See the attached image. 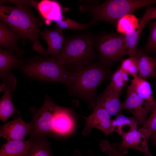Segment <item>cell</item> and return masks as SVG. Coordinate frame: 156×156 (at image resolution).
Returning a JSON list of instances; mask_svg holds the SVG:
<instances>
[{"instance_id": "52a82bcc", "label": "cell", "mask_w": 156, "mask_h": 156, "mask_svg": "<svg viewBox=\"0 0 156 156\" xmlns=\"http://www.w3.org/2000/svg\"><path fill=\"white\" fill-rule=\"evenodd\" d=\"M96 46L100 62L108 66L111 63L120 61L128 55L125 36L123 34H108L100 36Z\"/></svg>"}, {"instance_id": "6da1fadb", "label": "cell", "mask_w": 156, "mask_h": 156, "mask_svg": "<svg viewBox=\"0 0 156 156\" xmlns=\"http://www.w3.org/2000/svg\"><path fill=\"white\" fill-rule=\"evenodd\" d=\"M0 18L9 27L33 43L32 49L42 56L45 51L39 36L43 22L32 12L28 5H0Z\"/></svg>"}, {"instance_id": "7c38bea8", "label": "cell", "mask_w": 156, "mask_h": 156, "mask_svg": "<svg viewBox=\"0 0 156 156\" xmlns=\"http://www.w3.org/2000/svg\"><path fill=\"white\" fill-rule=\"evenodd\" d=\"M156 10V8L147 6L146 12L139 21L135 29L131 32L125 35L127 46V54L130 57L136 55L138 51V44L141 34L145 25L152 19Z\"/></svg>"}, {"instance_id": "cb8c5ba5", "label": "cell", "mask_w": 156, "mask_h": 156, "mask_svg": "<svg viewBox=\"0 0 156 156\" xmlns=\"http://www.w3.org/2000/svg\"><path fill=\"white\" fill-rule=\"evenodd\" d=\"M138 122L133 117H127L122 114L116 116L112 121L114 131L121 136L131 130L138 128Z\"/></svg>"}, {"instance_id": "f1b7e54d", "label": "cell", "mask_w": 156, "mask_h": 156, "mask_svg": "<svg viewBox=\"0 0 156 156\" xmlns=\"http://www.w3.org/2000/svg\"><path fill=\"white\" fill-rule=\"evenodd\" d=\"M142 127L148 129L151 131L152 135L151 137L156 136V103L150 116L147 119Z\"/></svg>"}, {"instance_id": "2e32d148", "label": "cell", "mask_w": 156, "mask_h": 156, "mask_svg": "<svg viewBox=\"0 0 156 156\" xmlns=\"http://www.w3.org/2000/svg\"><path fill=\"white\" fill-rule=\"evenodd\" d=\"M20 39L25 40L24 37L9 27L0 20V46L15 52L19 57H22L25 51L18 46V42Z\"/></svg>"}, {"instance_id": "8fae6325", "label": "cell", "mask_w": 156, "mask_h": 156, "mask_svg": "<svg viewBox=\"0 0 156 156\" xmlns=\"http://www.w3.org/2000/svg\"><path fill=\"white\" fill-rule=\"evenodd\" d=\"M31 127V122L24 121L18 116L0 127V137L7 141L24 140L26 135L30 133Z\"/></svg>"}, {"instance_id": "1f68e13d", "label": "cell", "mask_w": 156, "mask_h": 156, "mask_svg": "<svg viewBox=\"0 0 156 156\" xmlns=\"http://www.w3.org/2000/svg\"><path fill=\"white\" fill-rule=\"evenodd\" d=\"M0 4L5 3H10L14 4L15 6L30 5L31 6L36 8L38 5L37 2L34 0H0Z\"/></svg>"}, {"instance_id": "d6986e66", "label": "cell", "mask_w": 156, "mask_h": 156, "mask_svg": "<svg viewBox=\"0 0 156 156\" xmlns=\"http://www.w3.org/2000/svg\"><path fill=\"white\" fill-rule=\"evenodd\" d=\"M36 9L47 25L49 24L51 21L59 20L63 15L60 5L56 1L42 0L38 3Z\"/></svg>"}, {"instance_id": "ba28073f", "label": "cell", "mask_w": 156, "mask_h": 156, "mask_svg": "<svg viewBox=\"0 0 156 156\" xmlns=\"http://www.w3.org/2000/svg\"><path fill=\"white\" fill-rule=\"evenodd\" d=\"M152 133L149 129L142 127L133 129L122 135V140L117 144L118 151L127 148L134 149L143 153L146 156H153L148 146Z\"/></svg>"}, {"instance_id": "e0dca14e", "label": "cell", "mask_w": 156, "mask_h": 156, "mask_svg": "<svg viewBox=\"0 0 156 156\" xmlns=\"http://www.w3.org/2000/svg\"><path fill=\"white\" fill-rule=\"evenodd\" d=\"M74 125L70 110L60 106L55 116L53 132L60 135L66 134L72 130Z\"/></svg>"}, {"instance_id": "836d02e7", "label": "cell", "mask_w": 156, "mask_h": 156, "mask_svg": "<svg viewBox=\"0 0 156 156\" xmlns=\"http://www.w3.org/2000/svg\"><path fill=\"white\" fill-rule=\"evenodd\" d=\"M153 18H156V10L155 12L154 15H153Z\"/></svg>"}, {"instance_id": "83f0119b", "label": "cell", "mask_w": 156, "mask_h": 156, "mask_svg": "<svg viewBox=\"0 0 156 156\" xmlns=\"http://www.w3.org/2000/svg\"><path fill=\"white\" fill-rule=\"evenodd\" d=\"M120 68L128 75L134 77L138 73V61L136 55L122 60Z\"/></svg>"}, {"instance_id": "4316f807", "label": "cell", "mask_w": 156, "mask_h": 156, "mask_svg": "<svg viewBox=\"0 0 156 156\" xmlns=\"http://www.w3.org/2000/svg\"><path fill=\"white\" fill-rule=\"evenodd\" d=\"M55 22L56 25L62 29H68L75 30H83L95 24L91 22L86 24L80 23L66 18L63 15L60 18Z\"/></svg>"}, {"instance_id": "277c9868", "label": "cell", "mask_w": 156, "mask_h": 156, "mask_svg": "<svg viewBox=\"0 0 156 156\" xmlns=\"http://www.w3.org/2000/svg\"><path fill=\"white\" fill-rule=\"evenodd\" d=\"M108 66L99 62L75 69L68 86L76 95L86 100L94 108L96 105L97 89L107 76Z\"/></svg>"}, {"instance_id": "7402d4cb", "label": "cell", "mask_w": 156, "mask_h": 156, "mask_svg": "<svg viewBox=\"0 0 156 156\" xmlns=\"http://www.w3.org/2000/svg\"><path fill=\"white\" fill-rule=\"evenodd\" d=\"M30 146L29 140L7 141L1 147L0 156H23L27 152Z\"/></svg>"}, {"instance_id": "d4e9b609", "label": "cell", "mask_w": 156, "mask_h": 156, "mask_svg": "<svg viewBox=\"0 0 156 156\" xmlns=\"http://www.w3.org/2000/svg\"><path fill=\"white\" fill-rule=\"evenodd\" d=\"M139 22L138 19L134 15L131 14H126L118 21L116 25L117 31L125 35L134 30Z\"/></svg>"}, {"instance_id": "603a6c76", "label": "cell", "mask_w": 156, "mask_h": 156, "mask_svg": "<svg viewBox=\"0 0 156 156\" xmlns=\"http://www.w3.org/2000/svg\"><path fill=\"white\" fill-rule=\"evenodd\" d=\"M30 148L23 156H52L45 136L30 138Z\"/></svg>"}, {"instance_id": "7a4b0ae2", "label": "cell", "mask_w": 156, "mask_h": 156, "mask_svg": "<svg viewBox=\"0 0 156 156\" xmlns=\"http://www.w3.org/2000/svg\"><path fill=\"white\" fill-rule=\"evenodd\" d=\"M95 40L94 36L87 34L66 38L63 49L55 57L66 70L88 66L95 57Z\"/></svg>"}, {"instance_id": "44dd1931", "label": "cell", "mask_w": 156, "mask_h": 156, "mask_svg": "<svg viewBox=\"0 0 156 156\" xmlns=\"http://www.w3.org/2000/svg\"><path fill=\"white\" fill-rule=\"evenodd\" d=\"M131 89L140 97L155 106V100L150 84L146 79L137 76L131 80L129 86Z\"/></svg>"}, {"instance_id": "f546056e", "label": "cell", "mask_w": 156, "mask_h": 156, "mask_svg": "<svg viewBox=\"0 0 156 156\" xmlns=\"http://www.w3.org/2000/svg\"><path fill=\"white\" fill-rule=\"evenodd\" d=\"M150 33L146 48L148 51L156 52V21L150 24Z\"/></svg>"}, {"instance_id": "3957f363", "label": "cell", "mask_w": 156, "mask_h": 156, "mask_svg": "<svg viewBox=\"0 0 156 156\" xmlns=\"http://www.w3.org/2000/svg\"><path fill=\"white\" fill-rule=\"evenodd\" d=\"M155 4L156 0H109L99 5L86 3L80 5L79 9L82 12L89 13L92 22L104 21L116 25L125 15L145 6Z\"/></svg>"}, {"instance_id": "9a60e30c", "label": "cell", "mask_w": 156, "mask_h": 156, "mask_svg": "<svg viewBox=\"0 0 156 156\" xmlns=\"http://www.w3.org/2000/svg\"><path fill=\"white\" fill-rule=\"evenodd\" d=\"M40 35L47 45V49L44 55V57H48L50 55L55 57L60 53L66 40L62 29L57 25L52 30L46 28L41 31Z\"/></svg>"}, {"instance_id": "8992f818", "label": "cell", "mask_w": 156, "mask_h": 156, "mask_svg": "<svg viewBox=\"0 0 156 156\" xmlns=\"http://www.w3.org/2000/svg\"><path fill=\"white\" fill-rule=\"evenodd\" d=\"M60 107L46 96L40 108H30L33 120L31 122L30 138L45 136L47 134L53 132L55 116Z\"/></svg>"}, {"instance_id": "5bb4252c", "label": "cell", "mask_w": 156, "mask_h": 156, "mask_svg": "<svg viewBox=\"0 0 156 156\" xmlns=\"http://www.w3.org/2000/svg\"><path fill=\"white\" fill-rule=\"evenodd\" d=\"M17 82L8 79L3 81L0 86V92L4 91L3 95L0 100V119L3 122L7 121L18 111L13 104L12 92L16 89Z\"/></svg>"}, {"instance_id": "30bf717a", "label": "cell", "mask_w": 156, "mask_h": 156, "mask_svg": "<svg viewBox=\"0 0 156 156\" xmlns=\"http://www.w3.org/2000/svg\"><path fill=\"white\" fill-rule=\"evenodd\" d=\"M111 116L103 107L96 105L93 108L92 113L87 117H84L86 121V125L83 131L84 135L89 134L93 128L102 131L107 136L114 131L113 120Z\"/></svg>"}, {"instance_id": "4fadbf2b", "label": "cell", "mask_w": 156, "mask_h": 156, "mask_svg": "<svg viewBox=\"0 0 156 156\" xmlns=\"http://www.w3.org/2000/svg\"><path fill=\"white\" fill-rule=\"evenodd\" d=\"M121 94L108 85L98 97L96 105L104 108L111 116H116L122 114L123 109L122 103L120 101Z\"/></svg>"}, {"instance_id": "484cf974", "label": "cell", "mask_w": 156, "mask_h": 156, "mask_svg": "<svg viewBox=\"0 0 156 156\" xmlns=\"http://www.w3.org/2000/svg\"><path fill=\"white\" fill-rule=\"evenodd\" d=\"M111 81L109 84L114 90L121 93L129 81V75L120 67L117 69L110 77Z\"/></svg>"}, {"instance_id": "d6a6232c", "label": "cell", "mask_w": 156, "mask_h": 156, "mask_svg": "<svg viewBox=\"0 0 156 156\" xmlns=\"http://www.w3.org/2000/svg\"><path fill=\"white\" fill-rule=\"evenodd\" d=\"M153 140L155 146H156V136L154 137H151Z\"/></svg>"}, {"instance_id": "ffe728a7", "label": "cell", "mask_w": 156, "mask_h": 156, "mask_svg": "<svg viewBox=\"0 0 156 156\" xmlns=\"http://www.w3.org/2000/svg\"><path fill=\"white\" fill-rule=\"evenodd\" d=\"M136 56L138 64L139 76L146 79L156 76V59L138 50Z\"/></svg>"}, {"instance_id": "9c48e42d", "label": "cell", "mask_w": 156, "mask_h": 156, "mask_svg": "<svg viewBox=\"0 0 156 156\" xmlns=\"http://www.w3.org/2000/svg\"><path fill=\"white\" fill-rule=\"evenodd\" d=\"M122 104L123 109L130 112L138 124L142 126L154 107L137 94L129 86L127 87L126 98Z\"/></svg>"}, {"instance_id": "5b68a950", "label": "cell", "mask_w": 156, "mask_h": 156, "mask_svg": "<svg viewBox=\"0 0 156 156\" xmlns=\"http://www.w3.org/2000/svg\"><path fill=\"white\" fill-rule=\"evenodd\" d=\"M18 68L28 77L43 81L60 82L68 86L72 79V73L67 71L55 57L37 55Z\"/></svg>"}, {"instance_id": "4dcf8cb0", "label": "cell", "mask_w": 156, "mask_h": 156, "mask_svg": "<svg viewBox=\"0 0 156 156\" xmlns=\"http://www.w3.org/2000/svg\"><path fill=\"white\" fill-rule=\"evenodd\" d=\"M100 146L102 151H109L114 156H123L121 153L113 147L108 141L106 140L101 141Z\"/></svg>"}, {"instance_id": "ac0fdd59", "label": "cell", "mask_w": 156, "mask_h": 156, "mask_svg": "<svg viewBox=\"0 0 156 156\" xmlns=\"http://www.w3.org/2000/svg\"><path fill=\"white\" fill-rule=\"evenodd\" d=\"M14 51L9 49L0 48V76L1 79L9 73L16 66H20L26 62L15 55Z\"/></svg>"}]
</instances>
